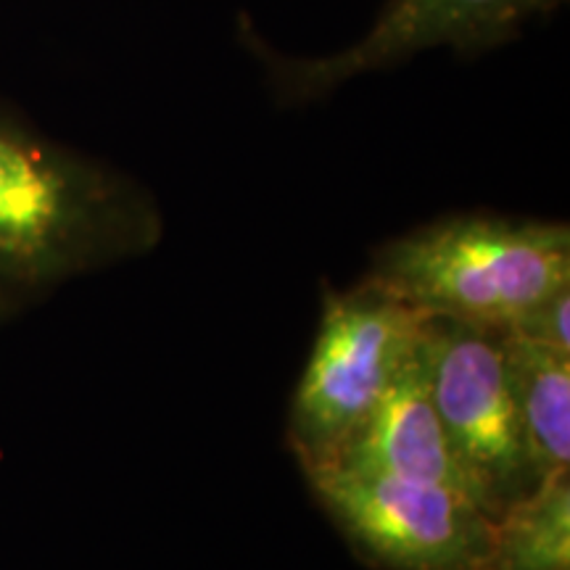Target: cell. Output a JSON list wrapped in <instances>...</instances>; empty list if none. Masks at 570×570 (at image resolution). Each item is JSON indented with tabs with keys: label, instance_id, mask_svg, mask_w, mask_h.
Instances as JSON below:
<instances>
[{
	"label": "cell",
	"instance_id": "6da1fadb",
	"mask_svg": "<svg viewBox=\"0 0 570 570\" xmlns=\"http://www.w3.org/2000/svg\"><path fill=\"white\" fill-rule=\"evenodd\" d=\"M164 238L156 196L0 109V315L140 259Z\"/></svg>",
	"mask_w": 570,
	"mask_h": 570
},
{
	"label": "cell",
	"instance_id": "7a4b0ae2",
	"mask_svg": "<svg viewBox=\"0 0 570 570\" xmlns=\"http://www.w3.org/2000/svg\"><path fill=\"white\" fill-rule=\"evenodd\" d=\"M367 281L428 317L508 331L570 285V227L510 214H449L377 246Z\"/></svg>",
	"mask_w": 570,
	"mask_h": 570
},
{
	"label": "cell",
	"instance_id": "3957f363",
	"mask_svg": "<svg viewBox=\"0 0 570 570\" xmlns=\"http://www.w3.org/2000/svg\"><path fill=\"white\" fill-rule=\"evenodd\" d=\"M425 320L367 277L348 291H325L288 415V446L304 473L336 460L365 425L415 354Z\"/></svg>",
	"mask_w": 570,
	"mask_h": 570
},
{
	"label": "cell",
	"instance_id": "277c9868",
	"mask_svg": "<svg viewBox=\"0 0 570 570\" xmlns=\"http://www.w3.org/2000/svg\"><path fill=\"white\" fill-rule=\"evenodd\" d=\"M304 475L370 566L487 570L497 515L465 491L352 465H323Z\"/></svg>",
	"mask_w": 570,
	"mask_h": 570
},
{
	"label": "cell",
	"instance_id": "5b68a950",
	"mask_svg": "<svg viewBox=\"0 0 570 570\" xmlns=\"http://www.w3.org/2000/svg\"><path fill=\"white\" fill-rule=\"evenodd\" d=\"M562 3L566 0H389L360 40L306 59L277 53L256 38L248 21L240 24V32L256 61H262L277 101L298 106L325 98L356 77L399 67L439 48L465 56L491 51Z\"/></svg>",
	"mask_w": 570,
	"mask_h": 570
},
{
	"label": "cell",
	"instance_id": "8992f818",
	"mask_svg": "<svg viewBox=\"0 0 570 570\" xmlns=\"http://www.w3.org/2000/svg\"><path fill=\"white\" fill-rule=\"evenodd\" d=\"M420 354L446 439L499 518L537 487L508 386L502 331L428 317Z\"/></svg>",
	"mask_w": 570,
	"mask_h": 570
},
{
	"label": "cell",
	"instance_id": "52a82bcc",
	"mask_svg": "<svg viewBox=\"0 0 570 570\" xmlns=\"http://www.w3.org/2000/svg\"><path fill=\"white\" fill-rule=\"evenodd\" d=\"M327 465L367 468L412 481L444 483L479 499L491 512L479 483L470 475L465 462L458 458L452 441L446 439L444 425L433 407L420 344L373 415L356 431L344 452Z\"/></svg>",
	"mask_w": 570,
	"mask_h": 570
},
{
	"label": "cell",
	"instance_id": "ba28073f",
	"mask_svg": "<svg viewBox=\"0 0 570 570\" xmlns=\"http://www.w3.org/2000/svg\"><path fill=\"white\" fill-rule=\"evenodd\" d=\"M504 370L533 483L570 475V354L502 331Z\"/></svg>",
	"mask_w": 570,
	"mask_h": 570
},
{
	"label": "cell",
	"instance_id": "9c48e42d",
	"mask_svg": "<svg viewBox=\"0 0 570 570\" xmlns=\"http://www.w3.org/2000/svg\"><path fill=\"white\" fill-rule=\"evenodd\" d=\"M487 570H570V475L539 483L502 510Z\"/></svg>",
	"mask_w": 570,
	"mask_h": 570
},
{
	"label": "cell",
	"instance_id": "30bf717a",
	"mask_svg": "<svg viewBox=\"0 0 570 570\" xmlns=\"http://www.w3.org/2000/svg\"><path fill=\"white\" fill-rule=\"evenodd\" d=\"M508 331H515L520 336L570 354V285H562L544 302L531 306Z\"/></svg>",
	"mask_w": 570,
	"mask_h": 570
}]
</instances>
